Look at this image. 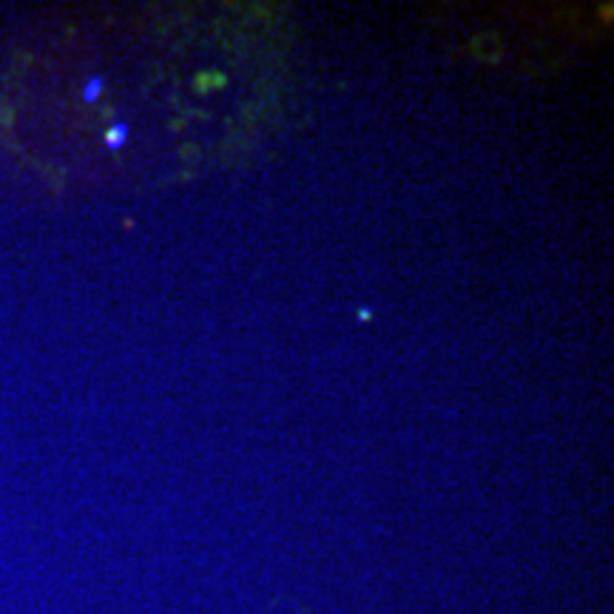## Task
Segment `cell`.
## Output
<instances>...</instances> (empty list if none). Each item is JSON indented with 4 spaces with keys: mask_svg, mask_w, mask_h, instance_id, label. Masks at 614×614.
Returning a JSON list of instances; mask_svg holds the SVG:
<instances>
[{
    "mask_svg": "<svg viewBox=\"0 0 614 614\" xmlns=\"http://www.w3.org/2000/svg\"><path fill=\"white\" fill-rule=\"evenodd\" d=\"M125 140H128V125H125V123H114V125L108 128V134H106V143H108L111 151L123 148Z\"/></svg>",
    "mask_w": 614,
    "mask_h": 614,
    "instance_id": "cell-1",
    "label": "cell"
},
{
    "mask_svg": "<svg viewBox=\"0 0 614 614\" xmlns=\"http://www.w3.org/2000/svg\"><path fill=\"white\" fill-rule=\"evenodd\" d=\"M100 91H103V80H100V77H91V80L83 86V100L86 103H94V100L100 97Z\"/></svg>",
    "mask_w": 614,
    "mask_h": 614,
    "instance_id": "cell-2",
    "label": "cell"
}]
</instances>
